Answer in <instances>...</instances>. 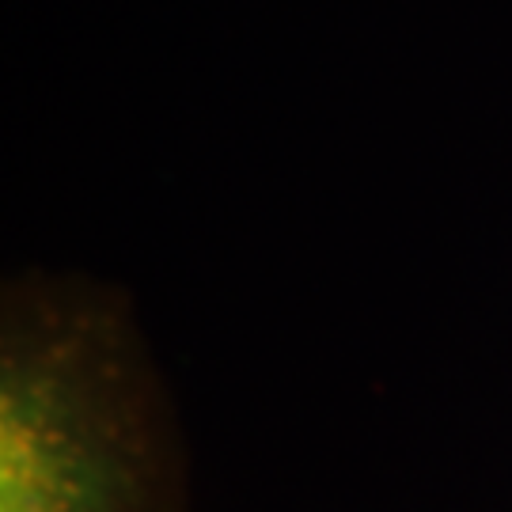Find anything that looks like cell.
I'll list each match as a JSON object with an SVG mask.
<instances>
[{"label": "cell", "instance_id": "1", "mask_svg": "<svg viewBox=\"0 0 512 512\" xmlns=\"http://www.w3.org/2000/svg\"><path fill=\"white\" fill-rule=\"evenodd\" d=\"M0 512H194L183 429L126 289L8 277Z\"/></svg>", "mask_w": 512, "mask_h": 512}]
</instances>
